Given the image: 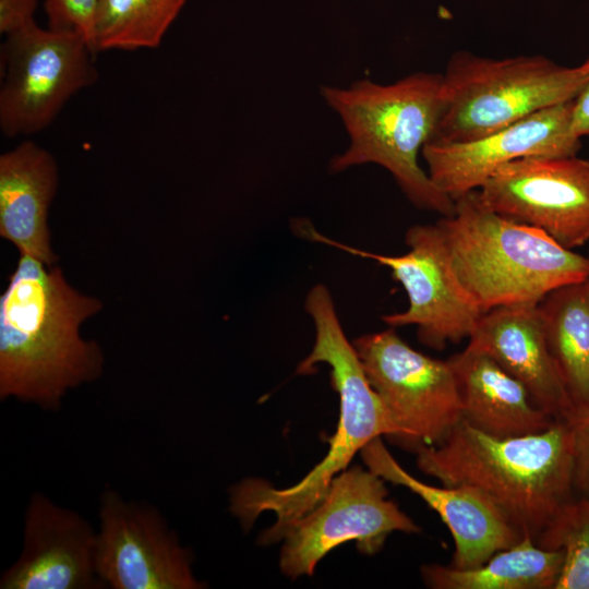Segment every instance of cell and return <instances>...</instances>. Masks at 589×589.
<instances>
[{
	"label": "cell",
	"mask_w": 589,
	"mask_h": 589,
	"mask_svg": "<svg viewBox=\"0 0 589 589\" xmlns=\"http://www.w3.org/2000/svg\"><path fill=\"white\" fill-rule=\"evenodd\" d=\"M103 308L62 269L20 253L0 296V399L58 411L68 390L101 375L104 356L80 326Z\"/></svg>",
	"instance_id": "1"
},
{
	"label": "cell",
	"mask_w": 589,
	"mask_h": 589,
	"mask_svg": "<svg viewBox=\"0 0 589 589\" xmlns=\"http://www.w3.org/2000/svg\"><path fill=\"white\" fill-rule=\"evenodd\" d=\"M304 306L314 324L315 340L297 373L310 374L317 363L330 368V383L339 396V420L325 457L292 486L277 489L263 479H245L231 489L230 510L243 529H250L263 512L276 515L275 524L260 536L261 544L281 541L368 443L383 435L395 438L398 434L342 329L328 288L323 284L312 287Z\"/></svg>",
	"instance_id": "2"
},
{
	"label": "cell",
	"mask_w": 589,
	"mask_h": 589,
	"mask_svg": "<svg viewBox=\"0 0 589 589\" xmlns=\"http://www.w3.org/2000/svg\"><path fill=\"white\" fill-rule=\"evenodd\" d=\"M416 454L424 474L443 485L478 491L534 542L574 497L573 436L565 421L540 433L502 438L461 420L440 443L420 446Z\"/></svg>",
	"instance_id": "3"
},
{
	"label": "cell",
	"mask_w": 589,
	"mask_h": 589,
	"mask_svg": "<svg viewBox=\"0 0 589 589\" xmlns=\"http://www.w3.org/2000/svg\"><path fill=\"white\" fill-rule=\"evenodd\" d=\"M441 82L442 73L416 72L389 84L362 79L347 87L321 86L323 100L340 118L349 137L347 148L330 159L329 171L378 165L417 208L453 214L455 201L419 164L438 122Z\"/></svg>",
	"instance_id": "4"
},
{
	"label": "cell",
	"mask_w": 589,
	"mask_h": 589,
	"mask_svg": "<svg viewBox=\"0 0 589 589\" xmlns=\"http://www.w3.org/2000/svg\"><path fill=\"white\" fill-rule=\"evenodd\" d=\"M436 225L456 277L483 313L539 304L554 289L589 278V256L493 212L478 190L455 200L453 214Z\"/></svg>",
	"instance_id": "5"
},
{
	"label": "cell",
	"mask_w": 589,
	"mask_h": 589,
	"mask_svg": "<svg viewBox=\"0 0 589 589\" xmlns=\"http://www.w3.org/2000/svg\"><path fill=\"white\" fill-rule=\"evenodd\" d=\"M588 77L589 58L565 67L542 55L494 59L456 51L442 73L441 112L431 141L460 143L492 134L574 99Z\"/></svg>",
	"instance_id": "6"
},
{
	"label": "cell",
	"mask_w": 589,
	"mask_h": 589,
	"mask_svg": "<svg viewBox=\"0 0 589 589\" xmlns=\"http://www.w3.org/2000/svg\"><path fill=\"white\" fill-rule=\"evenodd\" d=\"M95 52L79 33L33 23L5 36L0 51V130L7 137L48 128L65 104L98 79Z\"/></svg>",
	"instance_id": "7"
},
{
	"label": "cell",
	"mask_w": 589,
	"mask_h": 589,
	"mask_svg": "<svg viewBox=\"0 0 589 589\" xmlns=\"http://www.w3.org/2000/svg\"><path fill=\"white\" fill-rule=\"evenodd\" d=\"M297 227L310 240L372 260L390 271L407 293L408 308L383 315L389 327L416 326L418 339L436 350L473 333L483 312L456 277L436 223L410 227L405 237L409 250L401 255L376 254L347 245L302 220Z\"/></svg>",
	"instance_id": "8"
},
{
	"label": "cell",
	"mask_w": 589,
	"mask_h": 589,
	"mask_svg": "<svg viewBox=\"0 0 589 589\" xmlns=\"http://www.w3.org/2000/svg\"><path fill=\"white\" fill-rule=\"evenodd\" d=\"M365 375L397 426L395 440L414 450L436 445L461 421L448 360L414 350L389 327L352 341Z\"/></svg>",
	"instance_id": "9"
},
{
	"label": "cell",
	"mask_w": 589,
	"mask_h": 589,
	"mask_svg": "<svg viewBox=\"0 0 589 589\" xmlns=\"http://www.w3.org/2000/svg\"><path fill=\"white\" fill-rule=\"evenodd\" d=\"M384 482L360 466L334 478L323 498L284 537L281 572L291 578L312 576L317 563L342 543L356 541L361 553L372 555L393 532L419 533L421 528L387 498Z\"/></svg>",
	"instance_id": "10"
},
{
	"label": "cell",
	"mask_w": 589,
	"mask_h": 589,
	"mask_svg": "<svg viewBox=\"0 0 589 589\" xmlns=\"http://www.w3.org/2000/svg\"><path fill=\"white\" fill-rule=\"evenodd\" d=\"M95 543L98 578L112 589H201L191 551L154 506L106 488Z\"/></svg>",
	"instance_id": "11"
},
{
	"label": "cell",
	"mask_w": 589,
	"mask_h": 589,
	"mask_svg": "<svg viewBox=\"0 0 589 589\" xmlns=\"http://www.w3.org/2000/svg\"><path fill=\"white\" fill-rule=\"evenodd\" d=\"M493 212L574 250L589 241V159L526 157L500 167L478 190Z\"/></svg>",
	"instance_id": "12"
},
{
	"label": "cell",
	"mask_w": 589,
	"mask_h": 589,
	"mask_svg": "<svg viewBox=\"0 0 589 589\" xmlns=\"http://www.w3.org/2000/svg\"><path fill=\"white\" fill-rule=\"evenodd\" d=\"M573 100L540 111L486 136L460 143L429 142L421 152L433 183L454 201L479 190L502 166L526 157L576 156Z\"/></svg>",
	"instance_id": "13"
},
{
	"label": "cell",
	"mask_w": 589,
	"mask_h": 589,
	"mask_svg": "<svg viewBox=\"0 0 589 589\" xmlns=\"http://www.w3.org/2000/svg\"><path fill=\"white\" fill-rule=\"evenodd\" d=\"M96 533L82 515L34 492L25 510L21 554L2 573L0 588H105L95 569Z\"/></svg>",
	"instance_id": "14"
},
{
	"label": "cell",
	"mask_w": 589,
	"mask_h": 589,
	"mask_svg": "<svg viewBox=\"0 0 589 589\" xmlns=\"http://www.w3.org/2000/svg\"><path fill=\"white\" fill-rule=\"evenodd\" d=\"M360 454L368 469L385 481L407 488L437 513L455 544L450 566H481L522 538L504 514L478 491L466 485L435 486L412 477L392 456L381 437L368 443Z\"/></svg>",
	"instance_id": "15"
},
{
	"label": "cell",
	"mask_w": 589,
	"mask_h": 589,
	"mask_svg": "<svg viewBox=\"0 0 589 589\" xmlns=\"http://www.w3.org/2000/svg\"><path fill=\"white\" fill-rule=\"evenodd\" d=\"M519 381L537 407L556 421L573 408L550 356L539 304H512L482 314L467 345Z\"/></svg>",
	"instance_id": "16"
},
{
	"label": "cell",
	"mask_w": 589,
	"mask_h": 589,
	"mask_svg": "<svg viewBox=\"0 0 589 589\" xmlns=\"http://www.w3.org/2000/svg\"><path fill=\"white\" fill-rule=\"evenodd\" d=\"M58 182L55 157L34 141L0 155V237L47 266L58 261L48 226Z\"/></svg>",
	"instance_id": "17"
},
{
	"label": "cell",
	"mask_w": 589,
	"mask_h": 589,
	"mask_svg": "<svg viewBox=\"0 0 589 589\" xmlns=\"http://www.w3.org/2000/svg\"><path fill=\"white\" fill-rule=\"evenodd\" d=\"M447 360L457 381L461 420L474 429L504 438L540 433L556 422L489 354L467 346Z\"/></svg>",
	"instance_id": "18"
},
{
	"label": "cell",
	"mask_w": 589,
	"mask_h": 589,
	"mask_svg": "<svg viewBox=\"0 0 589 589\" xmlns=\"http://www.w3.org/2000/svg\"><path fill=\"white\" fill-rule=\"evenodd\" d=\"M546 346L573 417L589 412V278L549 292L539 303Z\"/></svg>",
	"instance_id": "19"
},
{
	"label": "cell",
	"mask_w": 589,
	"mask_h": 589,
	"mask_svg": "<svg viewBox=\"0 0 589 589\" xmlns=\"http://www.w3.org/2000/svg\"><path fill=\"white\" fill-rule=\"evenodd\" d=\"M563 561L562 551L542 549L531 536L524 534L481 566L430 564L421 567V575L434 589H554Z\"/></svg>",
	"instance_id": "20"
},
{
	"label": "cell",
	"mask_w": 589,
	"mask_h": 589,
	"mask_svg": "<svg viewBox=\"0 0 589 589\" xmlns=\"http://www.w3.org/2000/svg\"><path fill=\"white\" fill-rule=\"evenodd\" d=\"M189 0H98L93 50L157 48Z\"/></svg>",
	"instance_id": "21"
},
{
	"label": "cell",
	"mask_w": 589,
	"mask_h": 589,
	"mask_svg": "<svg viewBox=\"0 0 589 589\" xmlns=\"http://www.w3.org/2000/svg\"><path fill=\"white\" fill-rule=\"evenodd\" d=\"M536 543L564 554L554 589H589V494L574 496L565 503Z\"/></svg>",
	"instance_id": "22"
},
{
	"label": "cell",
	"mask_w": 589,
	"mask_h": 589,
	"mask_svg": "<svg viewBox=\"0 0 589 589\" xmlns=\"http://www.w3.org/2000/svg\"><path fill=\"white\" fill-rule=\"evenodd\" d=\"M97 2L98 0H44L47 27L79 33L93 49V22Z\"/></svg>",
	"instance_id": "23"
},
{
	"label": "cell",
	"mask_w": 589,
	"mask_h": 589,
	"mask_svg": "<svg viewBox=\"0 0 589 589\" xmlns=\"http://www.w3.org/2000/svg\"><path fill=\"white\" fill-rule=\"evenodd\" d=\"M568 423L573 436L574 491L578 495L589 494V412L570 418Z\"/></svg>",
	"instance_id": "24"
},
{
	"label": "cell",
	"mask_w": 589,
	"mask_h": 589,
	"mask_svg": "<svg viewBox=\"0 0 589 589\" xmlns=\"http://www.w3.org/2000/svg\"><path fill=\"white\" fill-rule=\"evenodd\" d=\"M38 0H0V34L8 36L33 23Z\"/></svg>",
	"instance_id": "25"
},
{
	"label": "cell",
	"mask_w": 589,
	"mask_h": 589,
	"mask_svg": "<svg viewBox=\"0 0 589 589\" xmlns=\"http://www.w3.org/2000/svg\"><path fill=\"white\" fill-rule=\"evenodd\" d=\"M572 131L579 137H589V77L573 100Z\"/></svg>",
	"instance_id": "26"
}]
</instances>
